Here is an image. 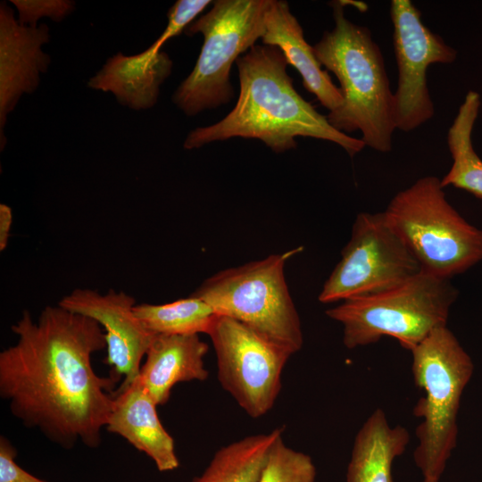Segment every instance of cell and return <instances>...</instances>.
<instances>
[{"label":"cell","mask_w":482,"mask_h":482,"mask_svg":"<svg viewBox=\"0 0 482 482\" xmlns=\"http://www.w3.org/2000/svg\"><path fill=\"white\" fill-rule=\"evenodd\" d=\"M263 45L278 47L288 64L302 77L304 88L313 94L329 112L343 104L342 92L317 59L313 46L304 37L297 19L284 0H269L265 12V29L262 37Z\"/></svg>","instance_id":"cell-16"},{"label":"cell","mask_w":482,"mask_h":482,"mask_svg":"<svg viewBox=\"0 0 482 482\" xmlns=\"http://www.w3.org/2000/svg\"><path fill=\"white\" fill-rule=\"evenodd\" d=\"M207 335L221 386L250 417L265 415L278 398L282 372L292 354L227 316L217 314Z\"/></svg>","instance_id":"cell-10"},{"label":"cell","mask_w":482,"mask_h":482,"mask_svg":"<svg viewBox=\"0 0 482 482\" xmlns=\"http://www.w3.org/2000/svg\"><path fill=\"white\" fill-rule=\"evenodd\" d=\"M410 352L414 383L425 394L413 408V415L422 419L413 460L424 478L439 480L457 445L461 398L474 365L447 325Z\"/></svg>","instance_id":"cell-4"},{"label":"cell","mask_w":482,"mask_h":482,"mask_svg":"<svg viewBox=\"0 0 482 482\" xmlns=\"http://www.w3.org/2000/svg\"><path fill=\"white\" fill-rule=\"evenodd\" d=\"M49 28L19 23L6 2L0 4V149L6 144L4 126L23 94H32L51 62L42 50L49 42Z\"/></svg>","instance_id":"cell-14"},{"label":"cell","mask_w":482,"mask_h":482,"mask_svg":"<svg viewBox=\"0 0 482 482\" xmlns=\"http://www.w3.org/2000/svg\"><path fill=\"white\" fill-rule=\"evenodd\" d=\"M383 214L422 271L451 279L482 261V229L452 206L437 177L399 191Z\"/></svg>","instance_id":"cell-5"},{"label":"cell","mask_w":482,"mask_h":482,"mask_svg":"<svg viewBox=\"0 0 482 482\" xmlns=\"http://www.w3.org/2000/svg\"><path fill=\"white\" fill-rule=\"evenodd\" d=\"M423 482H439V480L434 478H424Z\"/></svg>","instance_id":"cell-26"},{"label":"cell","mask_w":482,"mask_h":482,"mask_svg":"<svg viewBox=\"0 0 482 482\" xmlns=\"http://www.w3.org/2000/svg\"><path fill=\"white\" fill-rule=\"evenodd\" d=\"M134 312L154 335L207 334L217 315L207 303L193 295L163 304H136Z\"/></svg>","instance_id":"cell-21"},{"label":"cell","mask_w":482,"mask_h":482,"mask_svg":"<svg viewBox=\"0 0 482 482\" xmlns=\"http://www.w3.org/2000/svg\"><path fill=\"white\" fill-rule=\"evenodd\" d=\"M409 441L404 427H391L386 413L375 410L355 436L346 482H393V462L404 453Z\"/></svg>","instance_id":"cell-18"},{"label":"cell","mask_w":482,"mask_h":482,"mask_svg":"<svg viewBox=\"0 0 482 482\" xmlns=\"http://www.w3.org/2000/svg\"><path fill=\"white\" fill-rule=\"evenodd\" d=\"M335 26L313 46L320 63L335 74L344 98L327 115L328 122L346 135L356 130L376 151L392 150L395 129L391 92L379 46L367 27L349 21L340 1L330 4Z\"/></svg>","instance_id":"cell-3"},{"label":"cell","mask_w":482,"mask_h":482,"mask_svg":"<svg viewBox=\"0 0 482 482\" xmlns=\"http://www.w3.org/2000/svg\"><path fill=\"white\" fill-rule=\"evenodd\" d=\"M393 43L398 70L394 93L395 129L410 132L435 114L427 80L434 63H451L457 52L422 21L421 13L410 0H393L390 4Z\"/></svg>","instance_id":"cell-11"},{"label":"cell","mask_w":482,"mask_h":482,"mask_svg":"<svg viewBox=\"0 0 482 482\" xmlns=\"http://www.w3.org/2000/svg\"><path fill=\"white\" fill-rule=\"evenodd\" d=\"M315 478L311 456L287 445L282 433L270 448L259 482H314Z\"/></svg>","instance_id":"cell-22"},{"label":"cell","mask_w":482,"mask_h":482,"mask_svg":"<svg viewBox=\"0 0 482 482\" xmlns=\"http://www.w3.org/2000/svg\"><path fill=\"white\" fill-rule=\"evenodd\" d=\"M17 451L11 441L0 436V482H47L29 473L15 461Z\"/></svg>","instance_id":"cell-24"},{"label":"cell","mask_w":482,"mask_h":482,"mask_svg":"<svg viewBox=\"0 0 482 482\" xmlns=\"http://www.w3.org/2000/svg\"><path fill=\"white\" fill-rule=\"evenodd\" d=\"M269 0H216L189 24L187 35L201 33L204 43L192 72L172 95L187 116L228 104L233 96L230 69L262 38Z\"/></svg>","instance_id":"cell-8"},{"label":"cell","mask_w":482,"mask_h":482,"mask_svg":"<svg viewBox=\"0 0 482 482\" xmlns=\"http://www.w3.org/2000/svg\"><path fill=\"white\" fill-rule=\"evenodd\" d=\"M208 351L199 335H155L138 378L155 403L163 405L177 383L208 378Z\"/></svg>","instance_id":"cell-17"},{"label":"cell","mask_w":482,"mask_h":482,"mask_svg":"<svg viewBox=\"0 0 482 482\" xmlns=\"http://www.w3.org/2000/svg\"><path fill=\"white\" fill-rule=\"evenodd\" d=\"M11 3L18 11L19 23L31 27H37L42 17L60 22L75 7L74 2L68 0H12Z\"/></svg>","instance_id":"cell-23"},{"label":"cell","mask_w":482,"mask_h":482,"mask_svg":"<svg viewBox=\"0 0 482 482\" xmlns=\"http://www.w3.org/2000/svg\"><path fill=\"white\" fill-rule=\"evenodd\" d=\"M480 104L479 94L470 90L459 107L447 132L453 164L441 179V185L443 187L453 186L482 199V160L472 144V131Z\"/></svg>","instance_id":"cell-19"},{"label":"cell","mask_w":482,"mask_h":482,"mask_svg":"<svg viewBox=\"0 0 482 482\" xmlns=\"http://www.w3.org/2000/svg\"><path fill=\"white\" fill-rule=\"evenodd\" d=\"M157 406L137 377L114 392L105 428L146 454L159 471H171L179 467V461L174 440L158 417Z\"/></svg>","instance_id":"cell-15"},{"label":"cell","mask_w":482,"mask_h":482,"mask_svg":"<svg viewBox=\"0 0 482 482\" xmlns=\"http://www.w3.org/2000/svg\"><path fill=\"white\" fill-rule=\"evenodd\" d=\"M61 307L87 316L103 328L106 340L104 362L111 367L109 376L127 386L139 376L142 359L155 335L134 312L135 298L123 291L110 289L106 294L88 288H76L58 303Z\"/></svg>","instance_id":"cell-13"},{"label":"cell","mask_w":482,"mask_h":482,"mask_svg":"<svg viewBox=\"0 0 482 482\" xmlns=\"http://www.w3.org/2000/svg\"><path fill=\"white\" fill-rule=\"evenodd\" d=\"M283 431L277 428L220 448L202 474L190 482H259L270 448Z\"/></svg>","instance_id":"cell-20"},{"label":"cell","mask_w":482,"mask_h":482,"mask_svg":"<svg viewBox=\"0 0 482 482\" xmlns=\"http://www.w3.org/2000/svg\"><path fill=\"white\" fill-rule=\"evenodd\" d=\"M211 3L178 0L168 12L165 29L147 49L134 55L115 54L89 79L87 87L112 93L120 104L135 111L154 106L172 69L171 59L161 51L163 44L184 31Z\"/></svg>","instance_id":"cell-12"},{"label":"cell","mask_w":482,"mask_h":482,"mask_svg":"<svg viewBox=\"0 0 482 482\" xmlns=\"http://www.w3.org/2000/svg\"><path fill=\"white\" fill-rule=\"evenodd\" d=\"M457 297L451 279L421 270L390 290L345 300L326 314L342 324L343 343L348 349L390 337L411 351L434 329L447 325Z\"/></svg>","instance_id":"cell-6"},{"label":"cell","mask_w":482,"mask_h":482,"mask_svg":"<svg viewBox=\"0 0 482 482\" xmlns=\"http://www.w3.org/2000/svg\"><path fill=\"white\" fill-rule=\"evenodd\" d=\"M12 223V208L5 204H0V251H4L8 244Z\"/></svg>","instance_id":"cell-25"},{"label":"cell","mask_w":482,"mask_h":482,"mask_svg":"<svg viewBox=\"0 0 482 482\" xmlns=\"http://www.w3.org/2000/svg\"><path fill=\"white\" fill-rule=\"evenodd\" d=\"M302 246L229 268L206 278L191 295L218 315L232 318L291 354L303 344L300 318L284 274Z\"/></svg>","instance_id":"cell-7"},{"label":"cell","mask_w":482,"mask_h":482,"mask_svg":"<svg viewBox=\"0 0 482 482\" xmlns=\"http://www.w3.org/2000/svg\"><path fill=\"white\" fill-rule=\"evenodd\" d=\"M240 93L235 107L219 122L191 130L185 149L232 137L262 141L279 154L296 147V137L337 144L353 157L366 145L338 131L295 89L287 62L274 46L255 45L236 62Z\"/></svg>","instance_id":"cell-2"},{"label":"cell","mask_w":482,"mask_h":482,"mask_svg":"<svg viewBox=\"0 0 482 482\" xmlns=\"http://www.w3.org/2000/svg\"><path fill=\"white\" fill-rule=\"evenodd\" d=\"M11 329L17 342L0 353V396L11 413L63 449L97 448L119 382L92 365L106 349L101 325L57 304L36 320L23 311Z\"/></svg>","instance_id":"cell-1"},{"label":"cell","mask_w":482,"mask_h":482,"mask_svg":"<svg viewBox=\"0 0 482 482\" xmlns=\"http://www.w3.org/2000/svg\"><path fill=\"white\" fill-rule=\"evenodd\" d=\"M383 212H360L341 259L319 295L323 303L371 295L395 288L421 271Z\"/></svg>","instance_id":"cell-9"}]
</instances>
